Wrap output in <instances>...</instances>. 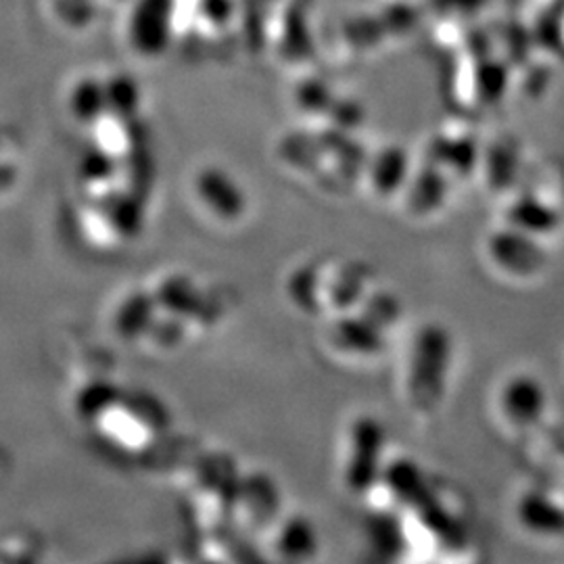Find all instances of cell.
Here are the masks:
<instances>
[{"label":"cell","instance_id":"cell-1","mask_svg":"<svg viewBox=\"0 0 564 564\" xmlns=\"http://www.w3.org/2000/svg\"><path fill=\"white\" fill-rule=\"evenodd\" d=\"M452 358L449 335L440 324H426L416 335L410 356V398L419 408H433L444 395Z\"/></svg>","mask_w":564,"mask_h":564},{"label":"cell","instance_id":"cell-2","mask_svg":"<svg viewBox=\"0 0 564 564\" xmlns=\"http://www.w3.org/2000/svg\"><path fill=\"white\" fill-rule=\"evenodd\" d=\"M121 42L139 59H160L174 44L172 0H128Z\"/></svg>","mask_w":564,"mask_h":564},{"label":"cell","instance_id":"cell-3","mask_svg":"<svg viewBox=\"0 0 564 564\" xmlns=\"http://www.w3.org/2000/svg\"><path fill=\"white\" fill-rule=\"evenodd\" d=\"M262 44L284 63L303 67L312 61L314 44L302 2L272 0L263 7Z\"/></svg>","mask_w":564,"mask_h":564},{"label":"cell","instance_id":"cell-4","mask_svg":"<svg viewBox=\"0 0 564 564\" xmlns=\"http://www.w3.org/2000/svg\"><path fill=\"white\" fill-rule=\"evenodd\" d=\"M387 433L375 416L358 419L349 431V447L343 466V481L351 494L370 491L383 475Z\"/></svg>","mask_w":564,"mask_h":564},{"label":"cell","instance_id":"cell-5","mask_svg":"<svg viewBox=\"0 0 564 564\" xmlns=\"http://www.w3.org/2000/svg\"><path fill=\"white\" fill-rule=\"evenodd\" d=\"M195 195L224 223H237L247 209L241 184L220 167H205L195 176Z\"/></svg>","mask_w":564,"mask_h":564},{"label":"cell","instance_id":"cell-6","mask_svg":"<svg viewBox=\"0 0 564 564\" xmlns=\"http://www.w3.org/2000/svg\"><path fill=\"white\" fill-rule=\"evenodd\" d=\"M533 239L523 230L508 226L489 239V256L508 274L531 276L544 265V251Z\"/></svg>","mask_w":564,"mask_h":564},{"label":"cell","instance_id":"cell-7","mask_svg":"<svg viewBox=\"0 0 564 564\" xmlns=\"http://www.w3.org/2000/svg\"><path fill=\"white\" fill-rule=\"evenodd\" d=\"M547 395L544 384L535 377L519 375L505 384L500 393V408L506 421L514 426H533L544 416Z\"/></svg>","mask_w":564,"mask_h":564},{"label":"cell","instance_id":"cell-8","mask_svg":"<svg viewBox=\"0 0 564 564\" xmlns=\"http://www.w3.org/2000/svg\"><path fill=\"white\" fill-rule=\"evenodd\" d=\"M330 337L337 349L360 358L379 356L387 345L383 328L368 321L364 314H343L341 318H337L330 326Z\"/></svg>","mask_w":564,"mask_h":564},{"label":"cell","instance_id":"cell-9","mask_svg":"<svg viewBox=\"0 0 564 564\" xmlns=\"http://www.w3.org/2000/svg\"><path fill=\"white\" fill-rule=\"evenodd\" d=\"M368 178L379 195H395L410 181V158L402 147H384L370 163Z\"/></svg>","mask_w":564,"mask_h":564},{"label":"cell","instance_id":"cell-10","mask_svg":"<svg viewBox=\"0 0 564 564\" xmlns=\"http://www.w3.org/2000/svg\"><path fill=\"white\" fill-rule=\"evenodd\" d=\"M517 519L538 535H563L564 508L552 502L547 496L540 491L523 494L517 505Z\"/></svg>","mask_w":564,"mask_h":564},{"label":"cell","instance_id":"cell-11","mask_svg":"<svg viewBox=\"0 0 564 564\" xmlns=\"http://www.w3.org/2000/svg\"><path fill=\"white\" fill-rule=\"evenodd\" d=\"M67 109L74 120L93 128V123L107 111V84L105 78L97 76H82L72 84Z\"/></svg>","mask_w":564,"mask_h":564},{"label":"cell","instance_id":"cell-12","mask_svg":"<svg viewBox=\"0 0 564 564\" xmlns=\"http://www.w3.org/2000/svg\"><path fill=\"white\" fill-rule=\"evenodd\" d=\"M558 223V212L535 197H521L508 209V224L531 237L554 232Z\"/></svg>","mask_w":564,"mask_h":564},{"label":"cell","instance_id":"cell-13","mask_svg":"<svg viewBox=\"0 0 564 564\" xmlns=\"http://www.w3.org/2000/svg\"><path fill=\"white\" fill-rule=\"evenodd\" d=\"M318 533L305 517H291L276 535V550L286 561H310L318 554Z\"/></svg>","mask_w":564,"mask_h":564},{"label":"cell","instance_id":"cell-14","mask_svg":"<svg viewBox=\"0 0 564 564\" xmlns=\"http://www.w3.org/2000/svg\"><path fill=\"white\" fill-rule=\"evenodd\" d=\"M383 484L395 496V500L405 506L414 505L423 494L429 491L421 466L405 458H400L383 468Z\"/></svg>","mask_w":564,"mask_h":564},{"label":"cell","instance_id":"cell-15","mask_svg":"<svg viewBox=\"0 0 564 564\" xmlns=\"http://www.w3.org/2000/svg\"><path fill=\"white\" fill-rule=\"evenodd\" d=\"M447 195V182H445L444 172L440 165H429L423 167L414 181L410 184V209L416 212V216H424L437 207H442Z\"/></svg>","mask_w":564,"mask_h":564},{"label":"cell","instance_id":"cell-16","mask_svg":"<svg viewBox=\"0 0 564 564\" xmlns=\"http://www.w3.org/2000/svg\"><path fill=\"white\" fill-rule=\"evenodd\" d=\"M339 99L328 82L316 76H303L293 88L295 107L310 118H328Z\"/></svg>","mask_w":564,"mask_h":564},{"label":"cell","instance_id":"cell-17","mask_svg":"<svg viewBox=\"0 0 564 564\" xmlns=\"http://www.w3.org/2000/svg\"><path fill=\"white\" fill-rule=\"evenodd\" d=\"M433 155H435V165H447L458 174H468L477 162V144L470 137H464V139L442 137L433 144Z\"/></svg>","mask_w":564,"mask_h":564},{"label":"cell","instance_id":"cell-18","mask_svg":"<svg viewBox=\"0 0 564 564\" xmlns=\"http://www.w3.org/2000/svg\"><path fill=\"white\" fill-rule=\"evenodd\" d=\"M489 0H421L424 18H458V20L475 21L485 9Z\"/></svg>","mask_w":564,"mask_h":564},{"label":"cell","instance_id":"cell-19","mask_svg":"<svg viewBox=\"0 0 564 564\" xmlns=\"http://www.w3.org/2000/svg\"><path fill=\"white\" fill-rule=\"evenodd\" d=\"M400 312V307H398V302L391 297V295H375V297H370V305H368V310H366V318L368 321H372V323L377 324V326H387V324L395 323L398 321V314Z\"/></svg>","mask_w":564,"mask_h":564},{"label":"cell","instance_id":"cell-20","mask_svg":"<svg viewBox=\"0 0 564 564\" xmlns=\"http://www.w3.org/2000/svg\"><path fill=\"white\" fill-rule=\"evenodd\" d=\"M90 2L107 18L109 13H113V11H118L120 7H123L128 0H90Z\"/></svg>","mask_w":564,"mask_h":564}]
</instances>
